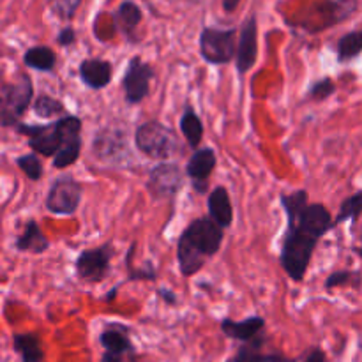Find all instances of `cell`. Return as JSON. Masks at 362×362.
<instances>
[{
    "label": "cell",
    "instance_id": "cell-37",
    "mask_svg": "<svg viewBox=\"0 0 362 362\" xmlns=\"http://www.w3.org/2000/svg\"><path fill=\"white\" fill-rule=\"evenodd\" d=\"M240 0H223V9L226 11V13H233V11L239 7Z\"/></svg>",
    "mask_w": 362,
    "mask_h": 362
},
{
    "label": "cell",
    "instance_id": "cell-8",
    "mask_svg": "<svg viewBox=\"0 0 362 362\" xmlns=\"http://www.w3.org/2000/svg\"><path fill=\"white\" fill-rule=\"evenodd\" d=\"M200 53L205 62L223 66L235 59V28H204L200 35Z\"/></svg>",
    "mask_w": 362,
    "mask_h": 362
},
{
    "label": "cell",
    "instance_id": "cell-29",
    "mask_svg": "<svg viewBox=\"0 0 362 362\" xmlns=\"http://www.w3.org/2000/svg\"><path fill=\"white\" fill-rule=\"evenodd\" d=\"M262 343H264V339L258 336L253 341L243 345L232 362H264V354H260Z\"/></svg>",
    "mask_w": 362,
    "mask_h": 362
},
{
    "label": "cell",
    "instance_id": "cell-23",
    "mask_svg": "<svg viewBox=\"0 0 362 362\" xmlns=\"http://www.w3.org/2000/svg\"><path fill=\"white\" fill-rule=\"evenodd\" d=\"M140 21H141V11L140 7L133 2H124L115 14L117 27H119L127 37H131V34L136 30Z\"/></svg>",
    "mask_w": 362,
    "mask_h": 362
},
{
    "label": "cell",
    "instance_id": "cell-19",
    "mask_svg": "<svg viewBox=\"0 0 362 362\" xmlns=\"http://www.w3.org/2000/svg\"><path fill=\"white\" fill-rule=\"evenodd\" d=\"M14 247H16L20 253L41 255L49 247V240L48 237L42 233L39 223L35 221V219H28V221L25 223L23 232L18 235L16 243H14Z\"/></svg>",
    "mask_w": 362,
    "mask_h": 362
},
{
    "label": "cell",
    "instance_id": "cell-16",
    "mask_svg": "<svg viewBox=\"0 0 362 362\" xmlns=\"http://www.w3.org/2000/svg\"><path fill=\"white\" fill-rule=\"evenodd\" d=\"M81 83L92 90H103L113 80V66L108 60L85 59L78 67Z\"/></svg>",
    "mask_w": 362,
    "mask_h": 362
},
{
    "label": "cell",
    "instance_id": "cell-17",
    "mask_svg": "<svg viewBox=\"0 0 362 362\" xmlns=\"http://www.w3.org/2000/svg\"><path fill=\"white\" fill-rule=\"evenodd\" d=\"M221 331L226 338L237 339V341L250 343L255 338L260 336V332L265 329V320L262 317H247L244 320H230V318H223L221 320Z\"/></svg>",
    "mask_w": 362,
    "mask_h": 362
},
{
    "label": "cell",
    "instance_id": "cell-20",
    "mask_svg": "<svg viewBox=\"0 0 362 362\" xmlns=\"http://www.w3.org/2000/svg\"><path fill=\"white\" fill-rule=\"evenodd\" d=\"M13 346L23 362H42V359H45L41 338H39L35 332H27V334H14Z\"/></svg>",
    "mask_w": 362,
    "mask_h": 362
},
{
    "label": "cell",
    "instance_id": "cell-24",
    "mask_svg": "<svg viewBox=\"0 0 362 362\" xmlns=\"http://www.w3.org/2000/svg\"><path fill=\"white\" fill-rule=\"evenodd\" d=\"M361 212H362V191H356L352 197L345 198L343 204L339 205L338 216L332 219V225L338 226L345 221H350L356 225V223L359 221Z\"/></svg>",
    "mask_w": 362,
    "mask_h": 362
},
{
    "label": "cell",
    "instance_id": "cell-9",
    "mask_svg": "<svg viewBox=\"0 0 362 362\" xmlns=\"http://www.w3.org/2000/svg\"><path fill=\"white\" fill-rule=\"evenodd\" d=\"M16 133L25 134L28 138V147L34 154H41L45 158H52L59 152L62 144V124L60 119L52 124H23L14 126Z\"/></svg>",
    "mask_w": 362,
    "mask_h": 362
},
{
    "label": "cell",
    "instance_id": "cell-32",
    "mask_svg": "<svg viewBox=\"0 0 362 362\" xmlns=\"http://www.w3.org/2000/svg\"><path fill=\"white\" fill-rule=\"evenodd\" d=\"M129 274H127L126 281H156L158 279V272H156V267L151 264V262H145L141 267H131L127 269Z\"/></svg>",
    "mask_w": 362,
    "mask_h": 362
},
{
    "label": "cell",
    "instance_id": "cell-15",
    "mask_svg": "<svg viewBox=\"0 0 362 362\" xmlns=\"http://www.w3.org/2000/svg\"><path fill=\"white\" fill-rule=\"evenodd\" d=\"M99 343L105 349V354L115 357L129 356L136 354L133 341L129 338V327L119 324V322H110L99 334Z\"/></svg>",
    "mask_w": 362,
    "mask_h": 362
},
{
    "label": "cell",
    "instance_id": "cell-3",
    "mask_svg": "<svg viewBox=\"0 0 362 362\" xmlns=\"http://www.w3.org/2000/svg\"><path fill=\"white\" fill-rule=\"evenodd\" d=\"M134 145L151 159L165 161L179 151V138L172 127L159 120H147L134 131Z\"/></svg>",
    "mask_w": 362,
    "mask_h": 362
},
{
    "label": "cell",
    "instance_id": "cell-7",
    "mask_svg": "<svg viewBox=\"0 0 362 362\" xmlns=\"http://www.w3.org/2000/svg\"><path fill=\"white\" fill-rule=\"evenodd\" d=\"M113 257H115V247L112 243L83 250L74 262V271H76L78 279L83 283H90V285L105 281L106 276L110 274Z\"/></svg>",
    "mask_w": 362,
    "mask_h": 362
},
{
    "label": "cell",
    "instance_id": "cell-18",
    "mask_svg": "<svg viewBox=\"0 0 362 362\" xmlns=\"http://www.w3.org/2000/svg\"><path fill=\"white\" fill-rule=\"evenodd\" d=\"M209 218L216 223L221 230H226L233 223V207L226 187L218 186L211 191L207 198Z\"/></svg>",
    "mask_w": 362,
    "mask_h": 362
},
{
    "label": "cell",
    "instance_id": "cell-21",
    "mask_svg": "<svg viewBox=\"0 0 362 362\" xmlns=\"http://www.w3.org/2000/svg\"><path fill=\"white\" fill-rule=\"evenodd\" d=\"M179 127L180 133H182L184 138L187 140V145H189L193 151L198 148V145L204 140V124H202V119L197 115V112H194L191 106H186V110H184L182 115H180Z\"/></svg>",
    "mask_w": 362,
    "mask_h": 362
},
{
    "label": "cell",
    "instance_id": "cell-1",
    "mask_svg": "<svg viewBox=\"0 0 362 362\" xmlns=\"http://www.w3.org/2000/svg\"><path fill=\"white\" fill-rule=\"evenodd\" d=\"M279 204L286 216V232L281 240L279 262L286 276L292 281L300 283L320 239L336 226L332 225V216L325 205L308 202L306 189L283 193Z\"/></svg>",
    "mask_w": 362,
    "mask_h": 362
},
{
    "label": "cell",
    "instance_id": "cell-31",
    "mask_svg": "<svg viewBox=\"0 0 362 362\" xmlns=\"http://www.w3.org/2000/svg\"><path fill=\"white\" fill-rule=\"evenodd\" d=\"M81 0H49V7L60 20H71Z\"/></svg>",
    "mask_w": 362,
    "mask_h": 362
},
{
    "label": "cell",
    "instance_id": "cell-12",
    "mask_svg": "<svg viewBox=\"0 0 362 362\" xmlns=\"http://www.w3.org/2000/svg\"><path fill=\"white\" fill-rule=\"evenodd\" d=\"M62 124V144L53 156V166L59 170L69 168L78 161L81 152V119L74 115L60 117Z\"/></svg>",
    "mask_w": 362,
    "mask_h": 362
},
{
    "label": "cell",
    "instance_id": "cell-38",
    "mask_svg": "<svg viewBox=\"0 0 362 362\" xmlns=\"http://www.w3.org/2000/svg\"><path fill=\"white\" fill-rule=\"evenodd\" d=\"M120 286H122V283H119V285H115V286H113V288L110 290V292L106 293L105 297H103V300H108V303H112V300L115 299V297H117V292H119V288H120Z\"/></svg>",
    "mask_w": 362,
    "mask_h": 362
},
{
    "label": "cell",
    "instance_id": "cell-4",
    "mask_svg": "<svg viewBox=\"0 0 362 362\" xmlns=\"http://www.w3.org/2000/svg\"><path fill=\"white\" fill-rule=\"evenodd\" d=\"M34 99V85L32 80L23 74L14 83L6 85L0 90V126L14 127L20 124Z\"/></svg>",
    "mask_w": 362,
    "mask_h": 362
},
{
    "label": "cell",
    "instance_id": "cell-30",
    "mask_svg": "<svg viewBox=\"0 0 362 362\" xmlns=\"http://www.w3.org/2000/svg\"><path fill=\"white\" fill-rule=\"evenodd\" d=\"M336 92V83L331 78H322L311 83L310 90H308V99H313V101H325V99L331 98Z\"/></svg>",
    "mask_w": 362,
    "mask_h": 362
},
{
    "label": "cell",
    "instance_id": "cell-6",
    "mask_svg": "<svg viewBox=\"0 0 362 362\" xmlns=\"http://www.w3.org/2000/svg\"><path fill=\"white\" fill-rule=\"evenodd\" d=\"M81 202V184L71 173L55 177L46 194V211L55 216H73Z\"/></svg>",
    "mask_w": 362,
    "mask_h": 362
},
{
    "label": "cell",
    "instance_id": "cell-27",
    "mask_svg": "<svg viewBox=\"0 0 362 362\" xmlns=\"http://www.w3.org/2000/svg\"><path fill=\"white\" fill-rule=\"evenodd\" d=\"M16 165L18 168L27 175V179L34 180V182H37V180L42 179V163L41 159H39V156L34 154V152L18 158Z\"/></svg>",
    "mask_w": 362,
    "mask_h": 362
},
{
    "label": "cell",
    "instance_id": "cell-26",
    "mask_svg": "<svg viewBox=\"0 0 362 362\" xmlns=\"http://www.w3.org/2000/svg\"><path fill=\"white\" fill-rule=\"evenodd\" d=\"M362 49V34L359 30H354L345 34L338 42V60L339 62H350L357 59Z\"/></svg>",
    "mask_w": 362,
    "mask_h": 362
},
{
    "label": "cell",
    "instance_id": "cell-22",
    "mask_svg": "<svg viewBox=\"0 0 362 362\" xmlns=\"http://www.w3.org/2000/svg\"><path fill=\"white\" fill-rule=\"evenodd\" d=\"M23 62L30 69L41 71V73H52L55 69L57 55L48 46H34V48L25 52Z\"/></svg>",
    "mask_w": 362,
    "mask_h": 362
},
{
    "label": "cell",
    "instance_id": "cell-28",
    "mask_svg": "<svg viewBox=\"0 0 362 362\" xmlns=\"http://www.w3.org/2000/svg\"><path fill=\"white\" fill-rule=\"evenodd\" d=\"M361 276L359 271H336L325 279V288H338V286H346V285H354L357 290L361 286Z\"/></svg>",
    "mask_w": 362,
    "mask_h": 362
},
{
    "label": "cell",
    "instance_id": "cell-13",
    "mask_svg": "<svg viewBox=\"0 0 362 362\" xmlns=\"http://www.w3.org/2000/svg\"><path fill=\"white\" fill-rule=\"evenodd\" d=\"M216 163H218V158H216L214 148L211 147L194 148L191 158L187 159L186 175L191 179V186L198 194H207L209 177L214 172Z\"/></svg>",
    "mask_w": 362,
    "mask_h": 362
},
{
    "label": "cell",
    "instance_id": "cell-36",
    "mask_svg": "<svg viewBox=\"0 0 362 362\" xmlns=\"http://www.w3.org/2000/svg\"><path fill=\"white\" fill-rule=\"evenodd\" d=\"M101 362H136V354H129V356L115 357V356H108V354L103 352Z\"/></svg>",
    "mask_w": 362,
    "mask_h": 362
},
{
    "label": "cell",
    "instance_id": "cell-39",
    "mask_svg": "<svg viewBox=\"0 0 362 362\" xmlns=\"http://www.w3.org/2000/svg\"><path fill=\"white\" fill-rule=\"evenodd\" d=\"M226 362H232V359H230V361H226Z\"/></svg>",
    "mask_w": 362,
    "mask_h": 362
},
{
    "label": "cell",
    "instance_id": "cell-14",
    "mask_svg": "<svg viewBox=\"0 0 362 362\" xmlns=\"http://www.w3.org/2000/svg\"><path fill=\"white\" fill-rule=\"evenodd\" d=\"M258 57V27L257 18L251 16L244 21L239 42L235 45V69L240 76L253 69Z\"/></svg>",
    "mask_w": 362,
    "mask_h": 362
},
{
    "label": "cell",
    "instance_id": "cell-10",
    "mask_svg": "<svg viewBox=\"0 0 362 362\" xmlns=\"http://www.w3.org/2000/svg\"><path fill=\"white\" fill-rule=\"evenodd\" d=\"M154 78V69L151 64L144 62L140 57H133L122 76L124 99L127 105H140L151 94V81Z\"/></svg>",
    "mask_w": 362,
    "mask_h": 362
},
{
    "label": "cell",
    "instance_id": "cell-25",
    "mask_svg": "<svg viewBox=\"0 0 362 362\" xmlns=\"http://www.w3.org/2000/svg\"><path fill=\"white\" fill-rule=\"evenodd\" d=\"M32 110L41 119H53L66 112V106L57 98H52L48 94H37V98L32 99Z\"/></svg>",
    "mask_w": 362,
    "mask_h": 362
},
{
    "label": "cell",
    "instance_id": "cell-34",
    "mask_svg": "<svg viewBox=\"0 0 362 362\" xmlns=\"http://www.w3.org/2000/svg\"><path fill=\"white\" fill-rule=\"evenodd\" d=\"M158 296L161 297L163 300H165L166 306H177V304H179V296H177L173 290L166 288V286H161V288H158Z\"/></svg>",
    "mask_w": 362,
    "mask_h": 362
},
{
    "label": "cell",
    "instance_id": "cell-2",
    "mask_svg": "<svg viewBox=\"0 0 362 362\" xmlns=\"http://www.w3.org/2000/svg\"><path fill=\"white\" fill-rule=\"evenodd\" d=\"M225 230L219 228L211 218H197L186 226L177 243V262L182 276L191 278L202 271L207 260L219 253Z\"/></svg>",
    "mask_w": 362,
    "mask_h": 362
},
{
    "label": "cell",
    "instance_id": "cell-5",
    "mask_svg": "<svg viewBox=\"0 0 362 362\" xmlns=\"http://www.w3.org/2000/svg\"><path fill=\"white\" fill-rule=\"evenodd\" d=\"M92 152L99 161L113 166H127L133 163L126 131L119 127H105L95 134L92 141Z\"/></svg>",
    "mask_w": 362,
    "mask_h": 362
},
{
    "label": "cell",
    "instance_id": "cell-33",
    "mask_svg": "<svg viewBox=\"0 0 362 362\" xmlns=\"http://www.w3.org/2000/svg\"><path fill=\"white\" fill-rule=\"evenodd\" d=\"M264 362H299V361L288 359V357H283V356H279V354H272V356H264ZM300 362H325L324 350L311 349Z\"/></svg>",
    "mask_w": 362,
    "mask_h": 362
},
{
    "label": "cell",
    "instance_id": "cell-11",
    "mask_svg": "<svg viewBox=\"0 0 362 362\" xmlns=\"http://www.w3.org/2000/svg\"><path fill=\"white\" fill-rule=\"evenodd\" d=\"M184 186V175L177 163L163 161L148 173L147 191L154 200L173 198Z\"/></svg>",
    "mask_w": 362,
    "mask_h": 362
},
{
    "label": "cell",
    "instance_id": "cell-35",
    "mask_svg": "<svg viewBox=\"0 0 362 362\" xmlns=\"http://www.w3.org/2000/svg\"><path fill=\"white\" fill-rule=\"evenodd\" d=\"M74 41H76V34H74V30L71 27L62 28L59 37H57V42H59L60 46H71L74 45Z\"/></svg>",
    "mask_w": 362,
    "mask_h": 362
}]
</instances>
